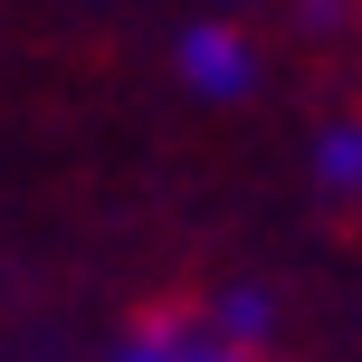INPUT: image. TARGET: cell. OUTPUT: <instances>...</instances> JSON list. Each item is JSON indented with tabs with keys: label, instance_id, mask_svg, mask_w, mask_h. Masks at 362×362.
<instances>
[{
	"label": "cell",
	"instance_id": "1",
	"mask_svg": "<svg viewBox=\"0 0 362 362\" xmlns=\"http://www.w3.org/2000/svg\"><path fill=\"white\" fill-rule=\"evenodd\" d=\"M124 362H248L238 344H200V334H153V344H134Z\"/></svg>",
	"mask_w": 362,
	"mask_h": 362
}]
</instances>
